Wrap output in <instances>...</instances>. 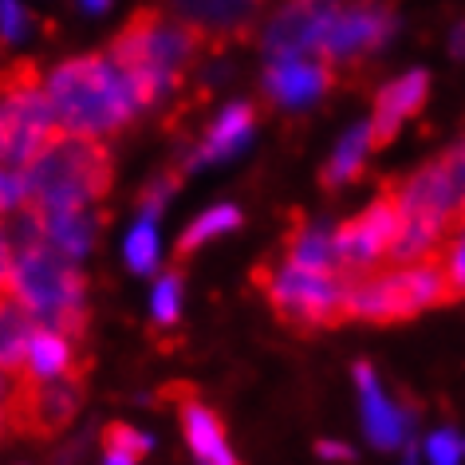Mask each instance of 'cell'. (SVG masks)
<instances>
[{"mask_svg":"<svg viewBox=\"0 0 465 465\" xmlns=\"http://www.w3.org/2000/svg\"><path fill=\"white\" fill-rule=\"evenodd\" d=\"M205 44L209 28L197 20L166 8H138L107 52L131 79L138 107H154L158 99L182 87L185 72H193V64L202 60Z\"/></svg>","mask_w":465,"mask_h":465,"instance_id":"1","label":"cell"},{"mask_svg":"<svg viewBox=\"0 0 465 465\" xmlns=\"http://www.w3.org/2000/svg\"><path fill=\"white\" fill-rule=\"evenodd\" d=\"M48 99L64 134H91V138L123 131L143 111L131 91V79L114 64L111 52L64 60L48 75Z\"/></svg>","mask_w":465,"mask_h":465,"instance_id":"2","label":"cell"},{"mask_svg":"<svg viewBox=\"0 0 465 465\" xmlns=\"http://www.w3.org/2000/svg\"><path fill=\"white\" fill-rule=\"evenodd\" d=\"M114 190V154L103 138L60 134L25 166V209L32 213H67L91 209Z\"/></svg>","mask_w":465,"mask_h":465,"instance_id":"3","label":"cell"},{"mask_svg":"<svg viewBox=\"0 0 465 465\" xmlns=\"http://www.w3.org/2000/svg\"><path fill=\"white\" fill-rule=\"evenodd\" d=\"M8 288L32 308L44 328H55L72 340L87 343V272L75 257H64L52 245H20L13 249V281Z\"/></svg>","mask_w":465,"mask_h":465,"instance_id":"4","label":"cell"},{"mask_svg":"<svg viewBox=\"0 0 465 465\" xmlns=\"http://www.w3.org/2000/svg\"><path fill=\"white\" fill-rule=\"evenodd\" d=\"M64 134L36 60L0 67V162L25 170Z\"/></svg>","mask_w":465,"mask_h":465,"instance_id":"5","label":"cell"},{"mask_svg":"<svg viewBox=\"0 0 465 465\" xmlns=\"http://www.w3.org/2000/svg\"><path fill=\"white\" fill-rule=\"evenodd\" d=\"M252 281L264 288L276 320L300 335L335 328L347 320V272H316L288 261L284 269H257Z\"/></svg>","mask_w":465,"mask_h":465,"instance_id":"6","label":"cell"},{"mask_svg":"<svg viewBox=\"0 0 465 465\" xmlns=\"http://www.w3.org/2000/svg\"><path fill=\"white\" fill-rule=\"evenodd\" d=\"M87 399V375H16L8 387V434L55 441L75 422Z\"/></svg>","mask_w":465,"mask_h":465,"instance_id":"7","label":"cell"},{"mask_svg":"<svg viewBox=\"0 0 465 465\" xmlns=\"http://www.w3.org/2000/svg\"><path fill=\"white\" fill-rule=\"evenodd\" d=\"M394 28V16L379 0H355V5H340L320 36L316 55L328 64H355L382 48Z\"/></svg>","mask_w":465,"mask_h":465,"instance_id":"8","label":"cell"},{"mask_svg":"<svg viewBox=\"0 0 465 465\" xmlns=\"http://www.w3.org/2000/svg\"><path fill=\"white\" fill-rule=\"evenodd\" d=\"M394 232H399V202H394V193H382L379 202H371L363 213L351 217L340 232H335V245H340V272H347V276L375 272V264L387 261V252L394 245Z\"/></svg>","mask_w":465,"mask_h":465,"instance_id":"9","label":"cell"},{"mask_svg":"<svg viewBox=\"0 0 465 465\" xmlns=\"http://www.w3.org/2000/svg\"><path fill=\"white\" fill-rule=\"evenodd\" d=\"M335 8H340V0H292V5H284L272 16V25L264 28L269 55L272 60H284V55H316L320 36Z\"/></svg>","mask_w":465,"mask_h":465,"instance_id":"10","label":"cell"},{"mask_svg":"<svg viewBox=\"0 0 465 465\" xmlns=\"http://www.w3.org/2000/svg\"><path fill=\"white\" fill-rule=\"evenodd\" d=\"M331 84L335 72L320 55H284V60H272L269 75H264V91L276 107H308Z\"/></svg>","mask_w":465,"mask_h":465,"instance_id":"11","label":"cell"},{"mask_svg":"<svg viewBox=\"0 0 465 465\" xmlns=\"http://www.w3.org/2000/svg\"><path fill=\"white\" fill-rule=\"evenodd\" d=\"M166 399L178 402V414H182V430H185V441H190L193 458L197 461H217V465H229L232 461V450L225 441V426L221 418L209 411L205 402H197V394L190 382H173L166 391Z\"/></svg>","mask_w":465,"mask_h":465,"instance_id":"12","label":"cell"},{"mask_svg":"<svg viewBox=\"0 0 465 465\" xmlns=\"http://www.w3.org/2000/svg\"><path fill=\"white\" fill-rule=\"evenodd\" d=\"M430 95V75L426 72H406L394 84H387L375 99V119H371V131H375V146H387L399 126L411 119V114L422 111V103Z\"/></svg>","mask_w":465,"mask_h":465,"instance_id":"13","label":"cell"},{"mask_svg":"<svg viewBox=\"0 0 465 465\" xmlns=\"http://www.w3.org/2000/svg\"><path fill=\"white\" fill-rule=\"evenodd\" d=\"M355 379H359V394H363V426H367V438L375 441L379 450L402 446L406 434H411L414 414H402L394 402H387V394L379 391L375 371H371V367L359 363L355 367Z\"/></svg>","mask_w":465,"mask_h":465,"instance_id":"14","label":"cell"},{"mask_svg":"<svg viewBox=\"0 0 465 465\" xmlns=\"http://www.w3.org/2000/svg\"><path fill=\"white\" fill-rule=\"evenodd\" d=\"M40 320L32 316V308L20 300L13 288H0V371L8 379L25 375L28 367V343L36 335Z\"/></svg>","mask_w":465,"mask_h":465,"instance_id":"15","label":"cell"},{"mask_svg":"<svg viewBox=\"0 0 465 465\" xmlns=\"http://www.w3.org/2000/svg\"><path fill=\"white\" fill-rule=\"evenodd\" d=\"M252 123H257V111L249 103H232V107L221 111V119L209 126L205 143L197 146L193 162H217V158H229L232 150H241V143L252 134Z\"/></svg>","mask_w":465,"mask_h":465,"instance_id":"16","label":"cell"},{"mask_svg":"<svg viewBox=\"0 0 465 465\" xmlns=\"http://www.w3.org/2000/svg\"><path fill=\"white\" fill-rule=\"evenodd\" d=\"M371 150H379V146H375V131H371V123H359V126H351V131L343 134V143L335 146L331 162H328V166H323V185H328V190H340V185H351V182L359 178V173H363Z\"/></svg>","mask_w":465,"mask_h":465,"instance_id":"17","label":"cell"},{"mask_svg":"<svg viewBox=\"0 0 465 465\" xmlns=\"http://www.w3.org/2000/svg\"><path fill=\"white\" fill-rule=\"evenodd\" d=\"M284 252L300 269L340 272V245H335V232H328V229H312V225L292 229L284 241Z\"/></svg>","mask_w":465,"mask_h":465,"instance_id":"18","label":"cell"},{"mask_svg":"<svg viewBox=\"0 0 465 465\" xmlns=\"http://www.w3.org/2000/svg\"><path fill=\"white\" fill-rule=\"evenodd\" d=\"M261 0H182V13L213 32H241Z\"/></svg>","mask_w":465,"mask_h":465,"instance_id":"19","label":"cell"},{"mask_svg":"<svg viewBox=\"0 0 465 465\" xmlns=\"http://www.w3.org/2000/svg\"><path fill=\"white\" fill-rule=\"evenodd\" d=\"M241 225V213L232 205H217V209H209V213H202L193 221L190 229L178 237V249H173V257L178 261H185L190 252H197L205 245V241H213V237H221V232H229V229H237Z\"/></svg>","mask_w":465,"mask_h":465,"instance_id":"20","label":"cell"},{"mask_svg":"<svg viewBox=\"0 0 465 465\" xmlns=\"http://www.w3.org/2000/svg\"><path fill=\"white\" fill-rule=\"evenodd\" d=\"M99 446L107 461H143L150 453V438L131 422H107L99 430Z\"/></svg>","mask_w":465,"mask_h":465,"instance_id":"21","label":"cell"},{"mask_svg":"<svg viewBox=\"0 0 465 465\" xmlns=\"http://www.w3.org/2000/svg\"><path fill=\"white\" fill-rule=\"evenodd\" d=\"M126 261H131L134 272H154L158 264V229H154V217H143L134 225V232L126 237Z\"/></svg>","mask_w":465,"mask_h":465,"instance_id":"22","label":"cell"},{"mask_svg":"<svg viewBox=\"0 0 465 465\" xmlns=\"http://www.w3.org/2000/svg\"><path fill=\"white\" fill-rule=\"evenodd\" d=\"M438 261H441V269H446V276H450L453 300L465 296V225L446 241V249H441Z\"/></svg>","mask_w":465,"mask_h":465,"instance_id":"23","label":"cell"},{"mask_svg":"<svg viewBox=\"0 0 465 465\" xmlns=\"http://www.w3.org/2000/svg\"><path fill=\"white\" fill-rule=\"evenodd\" d=\"M178 304H182V276L166 272L154 288V320L158 323H173L178 320Z\"/></svg>","mask_w":465,"mask_h":465,"instance_id":"24","label":"cell"},{"mask_svg":"<svg viewBox=\"0 0 465 465\" xmlns=\"http://www.w3.org/2000/svg\"><path fill=\"white\" fill-rule=\"evenodd\" d=\"M20 205H25V170L0 162V217H13Z\"/></svg>","mask_w":465,"mask_h":465,"instance_id":"25","label":"cell"},{"mask_svg":"<svg viewBox=\"0 0 465 465\" xmlns=\"http://www.w3.org/2000/svg\"><path fill=\"white\" fill-rule=\"evenodd\" d=\"M461 453H465V441L453 434V430H438V434H430V441H426V458L430 461L450 465V461H461Z\"/></svg>","mask_w":465,"mask_h":465,"instance_id":"26","label":"cell"},{"mask_svg":"<svg viewBox=\"0 0 465 465\" xmlns=\"http://www.w3.org/2000/svg\"><path fill=\"white\" fill-rule=\"evenodd\" d=\"M178 182H182V173H166V178H158V182H150L143 197H138V209H143V217H154L162 205H166V197L178 190Z\"/></svg>","mask_w":465,"mask_h":465,"instance_id":"27","label":"cell"},{"mask_svg":"<svg viewBox=\"0 0 465 465\" xmlns=\"http://www.w3.org/2000/svg\"><path fill=\"white\" fill-rule=\"evenodd\" d=\"M25 25H28L25 8H20L16 0H0V40H16Z\"/></svg>","mask_w":465,"mask_h":465,"instance_id":"28","label":"cell"},{"mask_svg":"<svg viewBox=\"0 0 465 465\" xmlns=\"http://www.w3.org/2000/svg\"><path fill=\"white\" fill-rule=\"evenodd\" d=\"M441 166H446V170H450V178H453V182H458V190L465 193V143H458V146H453V150H450V154H446V158H441Z\"/></svg>","mask_w":465,"mask_h":465,"instance_id":"29","label":"cell"},{"mask_svg":"<svg viewBox=\"0 0 465 465\" xmlns=\"http://www.w3.org/2000/svg\"><path fill=\"white\" fill-rule=\"evenodd\" d=\"M13 281V241H8V229L0 225V288H8Z\"/></svg>","mask_w":465,"mask_h":465,"instance_id":"30","label":"cell"},{"mask_svg":"<svg viewBox=\"0 0 465 465\" xmlns=\"http://www.w3.org/2000/svg\"><path fill=\"white\" fill-rule=\"evenodd\" d=\"M8 387L13 382H5V371H0V438L8 434Z\"/></svg>","mask_w":465,"mask_h":465,"instance_id":"31","label":"cell"},{"mask_svg":"<svg viewBox=\"0 0 465 465\" xmlns=\"http://www.w3.org/2000/svg\"><path fill=\"white\" fill-rule=\"evenodd\" d=\"M320 458H331V461H351L355 453H351V450H343V446H335V441H320Z\"/></svg>","mask_w":465,"mask_h":465,"instance_id":"32","label":"cell"},{"mask_svg":"<svg viewBox=\"0 0 465 465\" xmlns=\"http://www.w3.org/2000/svg\"><path fill=\"white\" fill-rule=\"evenodd\" d=\"M453 55H465V32L458 28V40H453Z\"/></svg>","mask_w":465,"mask_h":465,"instance_id":"33","label":"cell"},{"mask_svg":"<svg viewBox=\"0 0 465 465\" xmlns=\"http://www.w3.org/2000/svg\"><path fill=\"white\" fill-rule=\"evenodd\" d=\"M84 5H87V8H107L111 0H84Z\"/></svg>","mask_w":465,"mask_h":465,"instance_id":"34","label":"cell"}]
</instances>
